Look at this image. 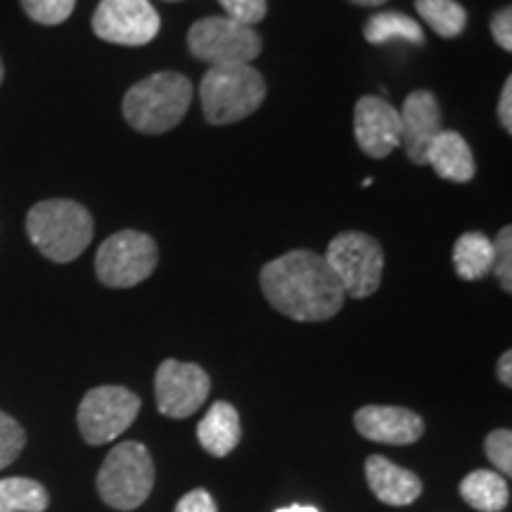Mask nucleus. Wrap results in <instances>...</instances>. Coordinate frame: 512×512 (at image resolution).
Returning <instances> with one entry per match:
<instances>
[{
	"label": "nucleus",
	"instance_id": "1",
	"mask_svg": "<svg viewBox=\"0 0 512 512\" xmlns=\"http://www.w3.org/2000/svg\"><path fill=\"white\" fill-rule=\"evenodd\" d=\"M268 304L299 323H323L344 306L342 285L325 261L309 249H294L268 261L259 275Z\"/></svg>",
	"mask_w": 512,
	"mask_h": 512
},
{
	"label": "nucleus",
	"instance_id": "2",
	"mask_svg": "<svg viewBox=\"0 0 512 512\" xmlns=\"http://www.w3.org/2000/svg\"><path fill=\"white\" fill-rule=\"evenodd\" d=\"M195 86L178 72H157L128 88L121 112L138 133H166L181 124L190 110Z\"/></svg>",
	"mask_w": 512,
	"mask_h": 512
},
{
	"label": "nucleus",
	"instance_id": "3",
	"mask_svg": "<svg viewBox=\"0 0 512 512\" xmlns=\"http://www.w3.org/2000/svg\"><path fill=\"white\" fill-rule=\"evenodd\" d=\"M93 216L74 200H43L27 214V233L34 247L55 264H72L93 240Z\"/></svg>",
	"mask_w": 512,
	"mask_h": 512
},
{
	"label": "nucleus",
	"instance_id": "4",
	"mask_svg": "<svg viewBox=\"0 0 512 512\" xmlns=\"http://www.w3.org/2000/svg\"><path fill=\"white\" fill-rule=\"evenodd\" d=\"M266 98V81L252 64L211 67L200 83L204 119L211 126H228L247 119Z\"/></svg>",
	"mask_w": 512,
	"mask_h": 512
},
{
	"label": "nucleus",
	"instance_id": "5",
	"mask_svg": "<svg viewBox=\"0 0 512 512\" xmlns=\"http://www.w3.org/2000/svg\"><path fill=\"white\" fill-rule=\"evenodd\" d=\"M155 460L140 441H121L107 453L95 486L102 503L114 510H136L155 489Z\"/></svg>",
	"mask_w": 512,
	"mask_h": 512
},
{
	"label": "nucleus",
	"instance_id": "6",
	"mask_svg": "<svg viewBox=\"0 0 512 512\" xmlns=\"http://www.w3.org/2000/svg\"><path fill=\"white\" fill-rule=\"evenodd\" d=\"M159 261L157 242L140 230H119L95 254V275L105 287L126 290L145 283Z\"/></svg>",
	"mask_w": 512,
	"mask_h": 512
},
{
	"label": "nucleus",
	"instance_id": "7",
	"mask_svg": "<svg viewBox=\"0 0 512 512\" xmlns=\"http://www.w3.org/2000/svg\"><path fill=\"white\" fill-rule=\"evenodd\" d=\"M325 261L347 297L366 299L377 292L384 273V249L366 233H339L328 245Z\"/></svg>",
	"mask_w": 512,
	"mask_h": 512
},
{
	"label": "nucleus",
	"instance_id": "8",
	"mask_svg": "<svg viewBox=\"0 0 512 512\" xmlns=\"http://www.w3.org/2000/svg\"><path fill=\"white\" fill-rule=\"evenodd\" d=\"M188 48L192 57L211 67L252 64L261 55V38L254 27H245L226 15L204 17L190 27Z\"/></svg>",
	"mask_w": 512,
	"mask_h": 512
},
{
	"label": "nucleus",
	"instance_id": "9",
	"mask_svg": "<svg viewBox=\"0 0 512 512\" xmlns=\"http://www.w3.org/2000/svg\"><path fill=\"white\" fill-rule=\"evenodd\" d=\"M138 413L140 399L131 389L105 384L86 392L79 403L76 422L86 444L102 446L124 434L136 422Z\"/></svg>",
	"mask_w": 512,
	"mask_h": 512
},
{
	"label": "nucleus",
	"instance_id": "10",
	"mask_svg": "<svg viewBox=\"0 0 512 512\" xmlns=\"http://www.w3.org/2000/svg\"><path fill=\"white\" fill-rule=\"evenodd\" d=\"M157 10L150 0H100L93 12V31L100 41L138 48L159 34Z\"/></svg>",
	"mask_w": 512,
	"mask_h": 512
},
{
	"label": "nucleus",
	"instance_id": "11",
	"mask_svg": "<svg viewBox=\"0 0 512 512\" xmlns=\"http://www.w3.org/2000/svg\"><path fill=\"white\" fill-rule=\"evenodd\" d=\"M211 392V380L204 368L195 363L176 361L169 358L157 368L155 377V396L159 413L166 418H190L192 413L200 411Z\"/></svg>",
	"mask_w": 512,
	"mask_h": 512
},
{
	"label": "nucleus",
	"instance_id": "12",
	"mask_svg": "<svg viewBox=\"0 0 512 512\" xmlns=\"http://www.w3.org/2000/svg\"><path fill=\"white\" fill-rule=\"evenodd\" d=\"M354 136L368 157H389L396 147H401L399 110L377 95H363L354 110Z\"/></svg>",
	"mask_w": 512,
	"mask_h": 512
},
{
	"label": "nucleus",
	"instance_id": "13",
	"mask_svg": "<svg viewBox=\"0 0 512 512\" xmlns=\"http://www.w3.org/2000/svg\"><path fill=\"white\" fill-rule=\"evenodd\" d=\"M401 147L415 166H425L432 140L444 131L437 95L430 91H413L399 110Z\"/></svg>",
	"mask_w": 512,
	"mask_h": 512
},
{
	"label": "nucleus",
	"instance_id": "14",
	"mask_svg": "<svg viewBox=\"0 0 512 512\" xmlns=\"http://www.w3.org/2000/svg\"><path fill=\"white\" fill-rule=\"evenodd\" d=\"M354 425L363 439L389 446L415 444L425 434V422H422L420 415L399 406L358 408Z\"/></svg>",
	"mask_w": 512,
	"mask_h": 512
},
{
	"label": "nucleus",
	"instance_id": "15",
	"mask_svg": "<svg viewBox=\"0 0 512 512\" xmlns=\"http://www.w3.org/2000/svg\"><path fill=\"white\" fill-rule=\"evenodd\" d=\"M366 482L382 503L394 508L411 505L422 494V482L415 472L382 456H370L366 460Z\"/></svg>",
	"mask_w": 512,
	"mask_h": 512
},
{
	"label": "nucleus",
	"instance_id": "16",
	"mask_svg": "<svg viewBox=\"0 0 512 512\" xmlns=\"http://www.w3.org/2000/svg\"><path fill=\"white\" fill-rule=\"evenodd\" d=\"M425 164H430L439 178L451 183H470L477 171L467 140L458 131H446V128L432 140Z\"/></svg>",
	"mask_w": 512,
	"mask_h": 512
},
{
	"label": "nucleus",
	"instance_id": "17",
	"mask_svg": "<svg viewBox=\"0 0 512 512\" xmlns=\"http://www.w3.org/2000/svg\"><path fill=\"white\" fill-rule=\"evenodd\" d=\"M240 439V415L235 411L233 403L228 401H216L200 420V425H197V441L214 458H226L228 453H233Z\"/></svg>",
	"mask_w": 512,
	"mask_h": 512
},
{
	"label": "nucleus",
	"instance_id": "18",
	"mask_svg": "<svg viewBox=\"0 0 512 512\" xmlns=\"http://www.w3.org/2000/svg\"><path fill=\"white\" fill-rule=\"evenodd\" d=\"M460 496L479 512H501L510 503V486L501 472L475 470L460 482Z\"/></svg>",
	"mask_w": 512,
	"mask_h": 512
},
{
	"label": "nucleus",
	"instance_id": "19",
	"mask_svg": "<svg viewBox=\"0 0 512 512\" xmlns=\"http://www.w3.org/2000/svg\"><path fill=\"white\" fill-rule=\"evenodd\" d=\"M453 266L463 280L484 278L494 268V242L477 230L460 235L453 247Z\"/></svg>",
	"mask_w": 512,
	"mask_h": 512
},
{
	"label": "nucleus",
	"instance_id": "20",
	"mask_svg": "<svg viewBox=\"0 0 512 512\" xmlns=\"http://www.w3.org/2000/svg\"><path fill=\"white\" fill-rule=\"evenodd\" d=\"M363 36L373 46H382L389 41H408L413 46H425V31L413 17L403 15V12H377L366 22Z\"/></svg>",
	"mask_w": 512,
	"mask_h": 512
},
{
	"label": "nucleus",
	"instance_id": "21",
	"mask_svg": "<svg viewBox=\"0 0 512 512\" xmlns=\"http://www.w3.org/2000/svg\"><path fill=\"white\" fill-rule=\"evenodd\" d=\"M46 486L29 477L0 479V512H46Z\"/></svg>",
	"mask_w": 512,
	"mask_h": 512
},
{
	"label": "nucleus",
	"instance_id": "22",
	"mask_svg": "<svg viewBox=\"0 0 512 512\" xmlns=\"http://www.w3.org/2000/svg\"><path fill=\"white\" fill-rule=\"evenodd\" d=\"M415 10L441 38H456L467 27V12L458 0H415Z\"/></svg>",
	"mask_w": 512,
	"mask_h": 512
},
{
	"label": "nucleus",
	"instance_id": "23",
	"mask_svg": "<svg viewBox=\"0 0 512 512\" xmlns=\"http://www.w3.org/2000/svg\"><path fill=\"white\" fill-rule=\"evenodd\" d=\"M29 19L43 27H57L72 17L76 0H19Z\"/></svg>",
	"mask_w": 512,
	"mask_h": 512
},
{
	"label": "nucleus",
	"instance_id": "24",
	"mask_svg": "<svg viewBox=\"0 0 512 512\" xmlns=\"http://www.w3.org/2000/svg\"><path fill=\"white\" fill-rule=\"evenodd\" d=\"M24 446H27L24 427L12 415L0 411V470L15 463L19 453L24 451Z\"/></svg>",
	"mask_w": 512,
	"mask_h": 512
},
{
	"label": "nucleus",
	"instance_id": "25",
	"mask_svg": "<svg viewBox=\"0 0 512 512\" xmlns=\"http://www.w3.org/2000/svg\"><path fill=\"white\" fill-rule=\"evenodd\" d=\"M491 242H494V268L491 271L496 273L503 290L512 292V228L505 226Z\"/></svg>",
	"mask_w": 512,
	"mask_h": 512
},
{
	"label": "nucleus",
	"instance_id": "26",
	"mask_svg": "<svg viewBox=\"0 0 512 512\" xmlns=\"http://www.w3.org/2000/svg\"><path fill=\"white\" fill-rule=\"evenodd\" d=\"M484 448L491 463H494L498 467V472H503V477L508 479L512 475V432L494 430L486 437Z\"/></svg>",
	"mask_w": 512,
	"mask_h": 512
},
{
	"label": "nucleus",
	"instance_id": "27",
	"mask_svg": "<svg viewBox=\"0 0 512 512\" xmlns=\"http://www.w3.org/2000/svg\"><path fill=\"white\" fill-rule=\"evenodd\" d=\"M219 5L226 17L245 24V27H256L268 12L266 0H219Z\"/></svg>",
	"mask_w": 512,
	"mask_h": 512
},
{
	"label": "nucleus",
	"instance_id": "28",
	"mask_svg": "<svg viewBox=\"0 0 512 512\" xmlns=\"http://www.w3.org/2000/svg\"><path fill=\"white\" fill-rule=\"evenodd\" d=\"M174 512H219V505L207 489H192L176 503Z\"/></svg>",
	"mask_w": 512,
	"mask_h": 512
},
{
	"label": "nucleus",
	"instance_id": "29",
	"mask_svg": "<svg viewBox=\"0 0 512 512\" xmlns=\"http://www.w3.org/2000/svg\"><path fill=\"white\" fill-rule=\"evenodd\" d=\"M491 34H494V41L503 50H512V12L510 8L498 10L494 19H491Z\"/></svg>",
	"mask_w": 512,
	"mask_h": 512
},
{
	"label": "nucleus",
	"instance_id": "30",
	"mask_svg": "<svg viewBox=\"0 0 512 512\" xmlns=\"http://www.w3.org/2000/svg\"><path fill=\"white\" fill-rule=\"evenodd\" d=\"M498 121L505 133H512V79H505L501 100H498Z\"/></svg>",
	"mask_w": 512,
	"mask_h": 512
},
{
	"label": "nucleus",
	"instance_id": "31",
	"mask_svg": "<svg viewBox=\"0 0 512 512\" xmlns=\"http://www.w3.org/2000/svg\"><path fill=\"white\" fill-rule=\"evenodd\" d=\"M512 354L510 351H505V354L498 358V380H501V384H505V387H512Z\"/></svg>",
	"mask_w": 512,
	"mask_h": 512
},
{
	"label": "nucleus",
	"instance_id": "32",
	"mask_svg": "<svg viewBox=\"0 0 512 512\" xmlns=\"http://www.w3.org/2000/svg\"><path fill=\"white\" fill-rule=\"evenodd\" d=\"M354 5H361V8H380V5L389 3V0H351Z\"/></svg>",
	"mask_w": 512,
	"mask_h": 512
},
{
	"label": "nucleus",
	"instance_id": "33",
	"mask_svg": "<svg viewBox=\"0 0 512 512\" xmlns=\"http://www.w3.org/2000/svg\"><path fill=\"white\" fill-rule=\"evenodd\" d=\"M275 512H318L313 505H290V508H280Z\"/></svg>",
	"mask_w": 512,
	"mask_h": 512
},
{
	"label": "nucleus",
	"instance_id": "34",
	"mask_svg": "<svg viewBox=\"0 0 512 512\" xmlns=\"http://www.w3.org/2000/svg\"><path fill=\"white\" fill-rule=\"evenodd\" d=\"M5 79V67H3V60H0V83Z\"/></svg>",
	"mask_w": 512,
	"mask_h": 512
},
{
	"label": "nucleus",
	"instance_id": "35",
	"mask_svg": "<svg viewBox=\"0 0 512 512\" xmlns=\"http://www.w3.org/2000/svg\"><path fill=\"white\" fill-rule=\"evenodd\" d=\"M171 3H174V0H171Z\"/></svg>",
	"mask_w": 512,
	"mask_h": 512
}]
</instances>
